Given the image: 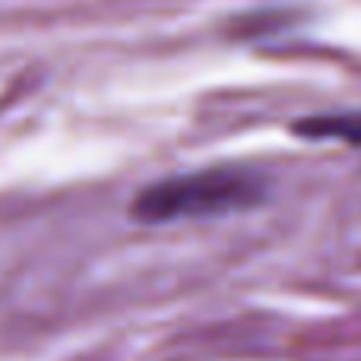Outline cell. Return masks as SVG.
Masks as SVG:
<instances>
[{
    "label": "cell",
    "mask_w": 361,
    "mask_h": 361,
    "mask_svg": "<svg viewBox=\"0 0 361 361\" xmlns=\"http://www.w3.org/2000/svg\"><path fill=\"white\" fill-rule=\"evenodd\" d=\"M295 133L314 140L336 137L352 146H361V114H330V118H305L295 124Z\"/></svg>",
    "instance_id": "cell-2"
},
{
    "label": "cell",
    "mask_w": 361,
    "mask_h": 361,
    "mask_svg": "<svg viewBox=\"0 0 361 361\" xmlns=\"http://www.w3.org/2000/svg\"><path fill=\"white\" fill-rule=\"evenodd\" d=\"M263 200V180L247 171L212 169L149 184L133 200V216L146 225L235 212Z\"/></svg>",
    "instance_id": "cell-1"
}]
</instances>
